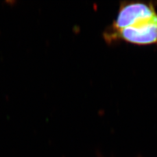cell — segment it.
<instances>
[{
    "mask_svg": "<svg viewBox=\"0 0 157 157\" xmlns=\"http://www.w3.org/2000/svg\"><path fill=\"white\" fill-rule=\"evenodd\" d=\"M103 37L111 44L124 41L138 45L157 44V14L117 31L105 30Z\"/></svg>",
    "mask_w": 157,
    "mask_h": 157,
    "instance_id": "6da1fadb",
    "label": "cell"
},
{
    "mask_svg": "<svg viewBox=\"0 0 157 157\" xmlns=\"http://www.w3.org/2000/svg\"><path fill=\"white\" fill-rule=\"evenodd\" d=\"M157 14L155 6L152 2H122L116 19L105 30L108 32L117 31Z\"/></svg>",
    "mask_w": 157,
    "mask_h": 157,
    "instance_id": "7a4b0ae2",
    "label": "cell"
}]
</instances>
